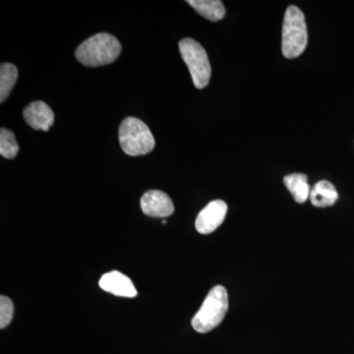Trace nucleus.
<instances>
[{"instance_id":"f257e3e1","label":"nucleus","mask_w":354,"mask_h":354,"mask_svg":"<svg viewBox=\"0 0 354 354\" xmlns=\"http://www.w3.org/2000/svg\"><path fill=\"white\" fill-rule=\"evenodd\" d=\"M121 50L120 41L115 37L101 32L83 41L77 48L75 57L85 66L99 67L115 62Z\"/></svg>"},{"instance_id":"f03ea898","label":"nucleus","mask_w":354,"mask_h":354,"mask_svg":"<svg viewBox=\"0 0 354 354\" xmlns=\"http://www.w3.org/2000/svg\"><path fill=\"white\" fill-rule=\"evenodd\" d=\"M308 43L304 14L298 7L291 6L286 9L283 24L281 50L283 57L292 59L298 57L306 48Z\"/></svg>"},{"instance_id":"7ed1b4c3","label":"nucleus","mask_w":354,"mask_h":354,"mask_svg":"<svg viewBox=\"0 0 354 354\" xmlns=\"http://www.w3.org/2000/svg\"><path fill=\"white\" fill-rule=\"evenodd\" d=\"M227 310V291L223 286H216L212 288L201 308L193 317L192 327L201 334L211 332L223 322Z\"/></svg>"},{"instance_id":"20e7f679","label":"nucleus","mask_w":354,"mask_h":354,"mask_svg":"<svg viewBox=\"0 0 354 354\" xmlns=\"http://www.w3.org/2000/svg\"><path fill=\"white\" fill-rule=\"evenodd\" d=\"M120 143L123 152L131 157L147 155L156 145L150 128L136 118H127L121 122Z\"/></svg>"},{"instance_id":"39448f33","label":"nucleus","mask_w":354,"mask_h":354,"mask_svg":"<svg viewBox=\"0 0 354 354\" xmlns=\"http://www.w3.org/2000/svg\"><path fill=\"white\" fill-rule=\"evenodd\" d=\"M179 51L189 69L195 87H207L211 79L212 69L208 55L201 44L193 39H183L179 43Z\"/></svg>"},{"instance_id":"423d86ee","label":"nucleus","mask_w":354,"mask_h":354,"mask_svg":"<svg viewBox=\"0 0 354 354\" xmlns=\"http://www.w3.org/2000/svg\"><path fill=\"white\" fill-rule=\"evenodd\" d=\"M227 213V205L223 200H214L209 202L200 212L195 221L197 232L201 234H209L215 232L225 221Z\"/></svg>"},{"instance_id":"0eeeda50","label":"nucleus","mask_w":354,"mask_h":354,"mask_svg":"<svg viewBox=\"0 0 354 354\" xmlns=\"http://www.w3.org/2000/svg\"><path fill=\"white\" fill-rule=\"evenodd\" d=\"M140 205L143 213L153 218H167L174 212V203L162 191H148L142 196Z\"/></svg>"},{"instance_id":"6e6552de","label":"nucleus","mask_w":354,"mask_h":354,"mask_svg":"<svg viewBox=\"0 0 354 354\" xmlns=\"http://www.w3.org/2000/svg\"><path fill=\"white\" fill-rule=\"evenodd\" d=\"M99 285L102 290L116 297L133 298L138 293L131 279L122 272L118 271L104 274L100 279Z\"/></svg>"},{"instance_id":"1a4fd4ad","label":"nucleus","mask_w":354,"mask_h":354,"mask_svg":"<svg viewBox=\"0 0 354 354\" xmlns=\"http://www.w3.org/2000/svg\"><path fill=\"white\" fill-rule=\"evenodd\" d=\"M26 122L35 130L48 131L55 122V114L46 102H32L23 111Z\"/></svg>"},{"instance_id":"9d476101","label":"nucleus","mask_w":354,"mask_h":354,"mask_svg":"<svg viewBox=\"0 0 354 354\" xmlns=\"http://www.w3.org/2000/svg\"><path fill=\"white\" fill-rule=\"evenodd\" d=\"M309 198L313 206L326 208V207L333 206L337 201L339 194L330 181L321 180L312 188Z\"/></svg>"},{"instance_id":"9b49d317","label":"nucleus","mask_w":354,"mask_h":354,"mask_svg":"<svg viewBox=\"0 0 354 354\" xmlns=\"http://www.w3.org/2000/svg\"><path fill=\"white\" fill-rule=\"evenodd\" d=\"M187 3L193 7L198 14L213 22L225 17V8L220 0H188Z\"/></svg>"},{"instance_id":"f8f14e48","label":"nucleus","mask_w":354,"mask_h":354,"mask_svg":"<svg viewBox=\"0 0 354 354\" xmlns=\"http://www.w3.org/2000/svg\"><path fill=\"white\" fill-rule=\"evenodd\" d=\"M283 183L293 196L295 202L302 204L307 201L310 196L308 178L304 174H293L286 176Z\"/></svg>"},{"instance_id":"ddd939ff","label":"nucleus","mask_w":354,"mask_h":354,"mask_svg":"<svg viewBox=\"0 0 354 354\" xmlns=\"http://www.w3.org/2000/svg\"><path fill=\"white\" fill-rule=\"evenodd\" d=\"M18 70L11 64H2L0 67V102L6 101L15 86Z\"/></svg>"},{"instance_id":"4468645a","label":"nucleus","mask_w":354,"mask_h":354,"mask_svg":"<svg viewBox=\"0 0 354 354\" xmlns=\"http://www.w3.org/2000/svg\"><path fill=\"white\" fill-rule=\"evenodd\" d=\"M19 152V145L15 139V135L10 130L1 128L0 130V155L2 157L14 158Z\"/></svg>"},{"instance_id":"2eb2a0df","label":"nucleus","mask_w":354,"mask_h":354,"mask_svg":"<svg viewBox=\"0 0 354 354\" xmlns=\"http://www.w3.org/2000/svg\"><path fill=\"white\" fill-rule=\"evenodd\" d=\"M14 306L10 298L1 295L0 297V329H6L13 318Z\"/></svg>"}]
</instances>
